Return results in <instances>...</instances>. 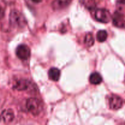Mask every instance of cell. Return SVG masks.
Wrapping results in <instances>:
<instances>
[{
    "label": "cell",
    "instance_id": "6da1fadb",
    "mask_svg": "<svg viewBox=\"0 0 125 125\" xmlns=\"http://www.w3.org/2000/svg\"><path fill=\"white\" fill-rule=\"evenodd\" d=\"M9 21L11 26L18 28H24L27 24L26 20L24 15L17 10H13L10 12Z\"/></svg>",
    "mask_w": 125,
    "mask_h": 125
},
{
    "label": "cell",
    "instance_id": "7a4b0ae2",
    "mask_svg": "<svg viewBox=\"0 0 125 125\" xmlns=\"http://www.w3.org/2000/svg\"><path fill=\"white\" fill-rule=\"evenodd\" d=\"M26 107L33 115L37 116L42 112L43 109L41 101L35 98H30L26 101Z\"/></svg>",
    "mask_w": 125,
    "mask_h": 125
},
{
    "label": "cell",
    "instance_id": "3957f363",
    "mask_svg": "<svg viewBox=\"0 0 125 125\" xmlns=\"http://www.w3.org/2000/svg\"><path fill=\"white\" fill-rule=\"evenodd\" d=\"M95 17L98 21L103 23H109L112 19V16L109 11L104 9H99L96 10Z\"/></svg>",
    "mask_w": 125,
    "mask_h": 125
},
{
    "label": "cell",
    "instance_id": "277c9868",
    "mask_svg": "<svg viewBox=\"0 0 125 125\" xmlns=\"http://www.w3.org/2000/svg\"><path fill=\"white\" fill-rule=\"evenodd\" d=\"M16 54L20 59L23 61L28 60L31 56L30 49L26 45H20L17 48Z\"/></svg>",
    "mask_w": 125,
    "mask_h": 125
},
{
    "label": "cell",
    "instance_id": "5b68a950",
    "mask_svg": "<svg viewBox=\"0 0 125 125\" xmlns=\"http://www.w3.org/2000/svg\"><path fill=\"white\" fill-rule=\"evenodd\" d=\"M14 119V113L10 109H7L2 112L0 115V121L5 124L11 123Z\"/></svg>",
    "mask_w": 125,
    "mask_h": 125
},
{
    "label": "cell",
    "instance_id": "8992f818",
    "mask_svg": "<svg viewBox=\"0 0 125 125\" xmlns=\"http://www.w3.org/2000/svg\"><path fill=\"white\" fill-rule=\"evenodd\" d=\"M123 105V101L122 98L116 95H113L109 98L110 108L113 110H118L122 108Z\"/></svg>",
    "mask_w": 125,
    "mask_h": 125
},
{
    "label": "cell",
    "instance_id": "52a82bcc",
    "mask_svg": "<svg viewBox=\"0 0 125 125\" xmlns=\"http://www.w3.org/2000/svg\"><path fill=\"white\" fill-rule=\"evenodd\" d=\"M112 21L114 26L120 28H124L125 17L123 13L120 12H115L112 17Z\"/></svg>",
    "mask_w": 125,
    "mask_h": 125
},
{
    "label": "cell",
    "instance_id": "ba28073f",
    "mask_svg": "<svg viewBox=\"0 0 125 125\" xmlns=\"http://www.w3.org/2000/svg\"><path fill=\"white\" fill-rule=\"evenodd\" d=\"M72 0H54L52 2V7L54 10H62L68 7Z\"/></svg>",
    "mask_w": 125,
    "mask_h": 125
},
{
    "label": "cell",
    "instance_id": "9c48e42d",
    "mask_svg": "<svg viewBox=\"0 0 125 125\" xmlns=\"http://www.w3.org/2000/svg\"><path fill=\"white\" fill-rule=\"evenodd\" d=\"M30 83L26 79H19L14 83L13 88L18 91H24L29 88Z\"/></svg>",
    "mask_w": 125,
    "mask_h": 125
},
{
    "label": "cell",
    "instance_id": "30bf717a",
    "mask_svg": "<svg viewBox=\"0 0 125 125\" xmlns=\"http://www.w3.org/2000/svg\"><path fill=\"white\" fill-rule=\"evenodd\" d=\"M48 76L51 80L57 81L61 76V72L57 68H51L48 72Z\"/></svg>",
    "mask_w": 125,
    "mask_h": 125
},
{
    "label": "cell",
    "instance_id": "8fae6325",
    "mask_svg": "<svg viewBox=\"0 0 125 125\" xmlns=\"http://www.w3.org/2000/svg\"><path fill=\"white\" fill-rule=\"evenodd\" d=\"M89 81L91 84H94V85L100 84L102 82V77L98 73L94 72L90 76Z\"/></svg>",
    "mask_w": 125,
    "mask_h": 125
},
{
    "label": "cell",
    "instance_id": "7c38bea8",
    "mask_svg": "<svg viewBox=\"0 0 125 125\" xmlns=\"http://www.w3.org/2000/svg\"><path fill=\"white\" fill-rule=\"evenodd\" d=\"M95 42V39L92 33H88L85 35L84 39V43L87 47H91L94 45Z\"/></svg>",
    "mask_w": 125,
    "mask_h": 125
},
{
    "label": "cell",
    "instance_id": "4fadbf2b",
    "mask_svg": "<svg viewBox=\"0 0 125 125\" xmlns=\"http://www.w3.org/2000/svg\"><path fill=\"white\" fill-rule=\"evenodd\" d=\"M107 37V33L106 31L101 30L98 32L96 34V39L99 42H104Z\"/></svg>",
    "mask_w": 125,
    "mask_h": 125
},
{
    "label": "cell",
    "instance_id": "5bb4252c",
    "mask_svg": "<svg viewBox=\"0 0 125 125\" xmlns=\"http://www.w3.org/2000/svg\"><path fill=\"white\" fill-rule=\"evenodd\" d=\"M98 0H84V3L87 7L92 9L96 5Z\"/></svg>",
    "mask_w": 125,
    "mask_h": 125
},
{
    "label": "cell",
    "instance_id": "9a60e30c",
    "mask_svg": "<svg viewBox=\"0 0 125 125\" xmlns=\"http://www.w3.org/2000/svg\"><path fill=\"white\" fill-rule=\"evenodd\" d=\"M4 16V10L2 8L1 6H0V20L2 19V18Z\"/></svg>",
    "mask_w": 125,
    "mask_h": 125
},
{
    "label": "cell",
    "instance_id": "2e32d148",
    "mask_svg": "<svg viewBox=\"0 0 125 125\" xmlns=\"http://www.w3.org/2000/svg\"><path fill=\"white\" fill-rule=\"evenodd\" d=\"M34 2H35V3H39V2H40L42 1V0H32Z\"/></svg>",
    "mask_w": 125,
    "mask_h": 125
}]
</instances>
